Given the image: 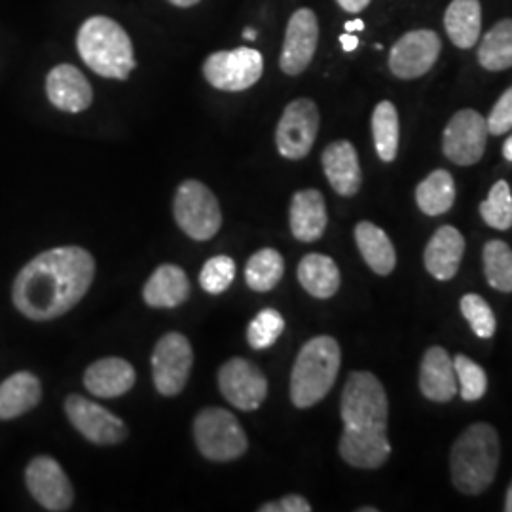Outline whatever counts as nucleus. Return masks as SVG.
Instances as JSON below:
<instances>
[{
	"label": "nucleus",
	"mask_w": 512,
	"mask_h": 512,
	"mask_svg": "<svg viewBox=\"0 0 512 512\" xmlns=\"http://www.w3.org/2000/svg\"><path fill=\"white\" fill-rule=\"evenodd\" d=\"M194 363L188 338L179 332L164 334L152 353V380L164 397H175L184 389Z\"/></svg>",
	"instance_id": "1a4fd4ad"
},
{
	"label": "nucleus",
	"mask_w": 512,
	"mask_h": 512,
	"mask_svg": "<svg viewBox=\"0 0 512 512\" xmlns=\"http://www.w3.org/2000/svg\"><path fill=\"white\" fill-rule=\"evenodd\" d=\"M342 351L332 336H315L300 349L291 374V401L296 408L321 403L338 378Z\"/></svg>",
	"instance_id": "20e7f679"
},
{
	"label": "nucleus",
	"mask_w": 512,
	"mask_h": 512,
	"mask_svg": "<svg viewBox=\"0 0 512 512\" xmlns=\"http://www.w3.org/2000/svg\"><path fill=\"white\" fill-rule=\"evenodd\" d=\"M488 124L480 112L463 109L456 112L442 135V152L456 165H475L482 160L486 141H488Z\"/></svg>",
	"instance_id": "9b49d317"
},
{
	"label": "nucleus",
	"mask_w": 512,
	"mask_h": 512,
	"mask_svg": "<svg viewBox=\"0 0 512 512\" xmlns=\"http://www.w3.org/2000/svg\"><path fill=\"white\" fill-rule=\"evenodd\" d=\"M219 389L232 406L251 412L266 401L268 380L258 366L236 357L220 366Z\"/></svg>",
	"instance_id": "4468645a"
},
{
	"label": "nucleus",
	"mask_w": 512,
	"mask_h": 512,
	"mask_svg": "<svg viewBox=\"0 0 512 512\" xmlns=\"http://www.w3.org/2000/svg\"><path fill=\"white\" fill-rule=\"evenodd\" d=\"M442 42L431 29H416L395 42L389 52V71L401 80L429 73L439 59Z\"/></svg>",
	"instance_id": "f8f14e48"
},
{
	"label": "nucleus",
	"mask_w": 512,
	"mask_h": 512,
	"mask_svg": "<svg viewBox=\"0 0 512 512\" xmlns=\"http://www.w3.org/2000/svg\"><path fill=\"white\" fill-rule=\"evenodd\" d=\"M243 38L245 40H255L256 33L253 31V29H245V33H243Z\"/></svg>",
	"instance_id": "de8ad7c7"
},
{
	"label": "nucleus",
	"mask_w": 512,
	"mask_h": 512,
	"mask_svg": "<svg viewBox=\"0 0 512 512\" xmlns=\"http://www.w3.org/2000/svg\"><path fill=\"white\" fill-rule=\"evenodd\" d=\"M65 414L74 429L93 444H120L128 437V427L124 421L82 395H69L65 399Z\"/></svg>",
	"instance_id": "ddd939ff"
},
{
	"label": "nucleus",
	"mask_w": 512,
	"mask_h": 512,
	"mask_svg": "<svg viewBox=\"0 0 512 512\" xmlns=\"http://www.w3.org/2000/svg\"><path fill=\"white\" fill-rule=\"evenodd\" d=\"M285 330V319L277 310L266 308L256 315L247 327V342L253 349L272 348Z\"/></svg>",
	"instance_id": "f704fd0d"
},
{
	"label": "nucleus",
	"mask_w": 512,
	"mask_h": 512,
	"mask_svg": "<svg viewBox=\"0 0 512 512\" xmlns=\"http://www.w3.org/2000/svg\"><path fill=\"white\" fill-rule=\"evenodd\" d=\"M285 274V260L275 249H260L245 266V283L255 293H268L277 287Z\"/></svg>",
	"instance_id": "2f4dec72"
},
{
	"label": "nucleus",
	"mask_w": 512,
	"mask_h": 512,
	"mask_svg": "<svg viewBox=\"0 0 512 512\" xmlns=\"http://www.w3.org/2000/svg\"><path fill=\"white\" fill-rule=\"evenodd\" d=\"M505 511L512 512V482L507 490V499H505Z\"/></svg>",
	"instance_id": "49530a36"
},
{
	"label": "nucleus",
	"mask_w": 512,
	"mask_h": 512,
	"mask_svg": "<svg viewBox=\"0 0 512 512\" xmlns=\"http://www.w3.org/2000/svg\"><path fill=\"white\" fill-rule=\"evenodd\" d=\"M319 133V109L311 99L291 101L275 129V145L283 158L302 160L313 148Z\"/></svg>",
	"instance_id": "9d476101"
},
{
	"label": "nucleus",
	"mask_w": 512,
	"mask_h": 512,
	"mask_svg": "<svg viewBox=\"0 0 512 512\" xmlns=\"http://www.w3.org/2000/svg\"><path fill=\"white\" fill-rule=\"evenodd\" d=\"M444 27L454 46L469 50L476 46L482 29V8L478 0H452L444 14Z\"/></svg>",
	"instance_id": "bb28decb"
},
{
	"label": "nucleus",
	"mask_w": 512,
	"mask_h": 512,
	"mask_svg": "<svg viewBox=\"0 0 512 512\" xmlns=\"http://www.w3.org/2000/svg\"><path fill=\"white\" fill-rule=\"evenodd\" d=\"M46 95L55 109L63 112H82L90 109L93 88L90 80L74 65H57L46 78Z\"/></svg>",
	"instance_id": "f3484780"
},
{
	"label": "nucleus",
	"mask_w": 512,
	"mask_h": 512,
	"mask_svg": "<svg viewBox=\"0 0 512 512\" xmlns=\"http://www.w3.org/2000/svg\"><path fill=\"white\" fill-rule=\"evenodd\" d=\"M42 399V385L33 372L21 370L0 384V420H16Z\"/></svg>",
	"instance_id": "393cba45"
},
{
	"label": "nucleus",
	"mask_w": 512,
	"mask_h": 512,
	"mask_svg": "<svg viewBox=\"0 0 512 512\" xmlns=\"http://www.w3.org/2000/svg\"><path fill=\"white\" fill-rule=\"evenodd\" d=\"M298 281L315 298H330L340 289V270L330 256L311 253L298 264Z\"/></svg>",
	"instance_id": "cd10ccee"
},
{
	"label": "nucleus",
	"mask_w": 512,
	"mask_h": 512,
	"mask_svg": "<svg viewBox=\"0 0 512 512\" xmlns=\"http://www.w3.org/2000/svg\"><path fill=\"white\" fill-rule=\"evenodd\" d=\"M355 241L368 268L378 275H389L397 266V253L384 230L368 220L355 226Z\"/></svg>",
	"instance_id": "a878e982"
},
{
	"label": "nucleus",
	"mask_w": 512,
	"mask_h": 512,
	"mask_svg": "<svg viewBox=\"0 0 512 512\" xmlns=\"http://www.w3.org/2000/svg\"><path fill=\"white\" fill-rule=\"evenodd\" d=\"M342 459L355 469H380L391 456L387 429H349L338 444Z\"/></svg>",
	"instance_id": "a211bd4d"
},
{
	"label": "nucleus",
	"mask_w": 512,
	"mask_h": 512,
	"mask_svg": "<svg viewBox=\"0 0 512 512\" xmlns=\"http://www.w3.org/2000/svg\"><path fill=\"white\" fill-rule=\"evenodd\" d=\"M93 277L95 260L86 249L69 245L44 251L16 277L14 306L31 321H52L73 310L90 291Z\"/></svg>",
	"instance_id": "f257e3e1"
},
{
	"label": "nucleus",
	"mask_w": 512,
	"mask_h": 512,
	"mask_svg": "<svg viewBox=\"0 0 512 512\" xmlns=\"http://www.w3.org/2000/svg\"><path fill=\"white\" fill-rule=\"evenodd\" d=\"M194 439L203 458L211 461H234L249 448L238 418L224 408H205L196 416Z\"/></svg>",
	"instance_id": "423d86ee"
},
{
	"label": "nucleus",
	"mask_w": 512,
	"mask_h": 512,
	"mask_svg": "<svg viewBox=\"0 0 512 512\" xmlns=\"http://www.w3.org/2000/svg\"><path fill=\"white\" fill-rule=\"evenodd\" d=\"M490 135H505L512 129V86L499 97L490 116L486 118Z\"/></svg>",
	"instance_id": "58836bf2"
},
{
	"label": "nucleus",
	"mask_w": 512,
	"mask_h": 512,
	"mask_svg": "<svg viewBox=\"0 0 512 512\" xmlns=\"http://www.w3.org/2000/svg\"><path fill=\"white\" fill-rule=\"evenodd\" d=\"M484 274L499 293H512V249L501 239H492L484 247Z\"/></svg>",
	"instance_id": "473e14b6"
},
{
	"label": "nucleus",
	"mask_w": 512,
	"mask_h": 512,
	"mask_svg": "<svg viewBox=\"0 0 512 512\" xmlns=\"http://www.w3.org/2000/svg\"><path fill=\"white\" fill-rule=\"evenodd\" d=\"M454 370L458 376L459 393L463 401L473 403L486 395L488 376L482 366L465 355H456Z\"/></svg>",
	"instance_id": "c9c22d12"
},
{
	"label": "nucleus",
	"mask_w": 512,
	"mask_h": 512,
	"mask_svg": "<svg viewBox=\"0 0 512 512\" xmlns=\"http://www.w3.org/2000/svg\"><path fill=\"white\" fill-rule=\"evenodd\" d=\"M25 482L35 501L46 511H69L73 507V484L54 458L40 456L33 459L27 465Z\"/></svg>",
	"instance_id": "2eb2a0df"
},
{
	"label": "nucleus",
	"mask_w": 512,
	"mask_h": 512,
	"mask_svg": "<svg viewBox=\"0 0 512 512\" xmlns=\"http://www.w3.org/2000/svg\"><path fill=\"white\" fill-rule=\"evenodd\" d=\"M499 435L490 423H473L450 452L452 482L461 494L478 495L494 484L499 469Z\"/></svg>",
	"instance_id": "f03ea898"
},
{
	"label": "nucleus",
	"mask_w": 512,
	"mask_h": 512,
	"mask_svg": "<svg viewBox=\"0 0 512 512\" xmlns=\"http://www.w3.org/2000/svg\"><path fill=\"white\" fill-rule=\"evenodd\" d=\"M340 414L349 429H387L389 401L382 382L372 372H351Z\"/></svg>",
	"instance_id": "39448f33"
},
{
	"label": "nucleus",
	"mask_w": 512,
	"mask_h": 512,
	"mask_svg": "<svg viewBox=\"0 0 512 512\" xmlns=\"http://www.w3.org/2000/svg\"><path fill=\"white\" fill-rule=\"evenodd\" d=\"M260 512H310L311 505L310 501L306 499V497H302V495H287V497H283V499H279V501H274V503H266V505H262Z\"/></svg>",
	"instance_id": "ea45409f"
},
{
	"label": "nucleus",
	"mask_w": 512,
	"mask_h": 512,
	"mask_svg": "<svg viewBox=\"0 0 512 512\" xmlns=\"http://www.w3.org/2000/svg\"><path fill=\"white\" fill-rule=\"evenodd\" d=\"M289 222L294 238L304 243H313L327 230L329 215L327 203L319 190H300L293 196L289 209Z\"/></svg>",
	"instance_id": "412c9836"
},
{
	"label": "nucleus",
	"mask_w": 512,
	"mask_h": 512,
	"mask_svg": "<svg viewBox=\"0 0 512 512\" xmlns=\"http://www.w3.org/2000/svg\"><path fill=\"white\" fill-rule=\"evenodd\" d=\"M372 137L374 147L382 162H393L399 152L401 141V124L399 112L391 101H382L372 112Z\"/></svg>",
	"instance_id": "7c9ffc66"
},
{
	"label": "nucleus",
	"mask_w": 512,
	"mask_h": 512,
	"mask_svg": "<svg viewBox=\"0 0 512 512\" xmlns=\"http://www.w3.org/2000/svg\"><path fill=\"white\" fill-rule=\"evenodd\" d=\"M76 48L82 61L103 78L126 80L137 65L128 33L107 16H92L82 23Z\"/></svg>",
	"instance_id": "7ed1b4c3"
},
{
	"label": "nucleus",
	"mask_w": 512,
	"mask_h": 512,
	"mask_svg": "<svg viewBox=\"0 0 512 512\" xmlns=\"http://www.w3.org/2000/svg\"><path fill=\"white\" fill-rule=\"evenodd\" d=\"M190 296V281L183 268L164 264L156 268L143 289V298L150 308H177Z\"/></svg>",
	"instance_id": "b1692460"
},
{
	"label": "nucleus",
	"mask_w": 512,
	"mask_h": 512,
	"mask_svg": "<svg viewBox=\"0 0 512 512\" xmlns=\"http://www.w3.org/2000/svg\"><path fill=\"white\" fill-rule=\"evenodd\" d=\"M344 29H346V33H359V31L365 29V21L363 19H353V21H348L344 25Z\"/></svg>",
	"instance_id": "37998d69"
},
{
	"label": "nucleus",
	"mask_w": 512,
	"mask_h": 512,
	"mask_svg": "<svg viewBox=\"0 0 512 512\" xmlns=\"http://www.w3.org/2000/svg\"><path fill=\"white\" fill-rule=\"evenodd\" d=\"M503 156H505V160L512 162V135L505 141V145H503Z\"/></svg>",
	"instance_id": "a18cd8bd"
},
{
	"label": "nucleus",
	"mask_w": 512,
	"mask_h": 512,
	"mask_svg": "<svg viewBox=\"0 0 512 512\" xmlns=\"http://www.w3.org/2000/svg\"><path fill=\"white\" fill-rule=\"evenodd\" d=\"M336 2L340 4L342 10H346L349 14H359L370 4V0H336Z\"/></svg>",
	"instance_id": "a19ab883"
},
{
	"label": "nucleus",
	"mask_w": 512,
	"mask_h": 512,
	"mask_svg": "<svg viewBox=\"0 0 512 512\" xmlns=\"http://www.w3.org/2000/svg\"><path fill=\"white\" fill-rule=\"evenodd\" d=\"M461 313L467 319V323L471 325V329L478 338H492L495 334L494 311L490 308V304L480 296V294H465L461 298Z\"/></svg>",
	"instance_id": "e433bc0d"
},
{
	"label": "nucleus",
	"mask_w": 512,
	"mask_h": 512,
	"mask_svg": "<svg viewBox=\"0 0 512 512\" xmlns=\"http://www.w3.org/2000/svg\"><path fill=\"white\" fill-rule=\"evenodd\" d=\"M264 73V59L255 48L222 50L203 61L205 80L220 92H243L255 86Z\"/></svg>",
	"instance_id": "6e6552de"
},
{
	"label": "nucleus",
	"mask_w": 512,
	"mask_h": 512,
	"mask_svg": "<svg viewBox=\"0 0 512 512\" xmlns=\"http://www.w3.org/2000/svg\"><path fill=\"white\" fill-rule=\"evenodd\" d=\"M171 2L173 6H179V8H190V6H196L200 0H167Z\"/></svg>",
	"instance_id": "c03bdc74"
},
{
	"label": "nucleus",
	"mask_w": 512,
	"mask_h": 512,
	"mask_svg": "<svg viewBox=\"0 0 512 512\" xmlns=\"http://www.w3.org/2000/svg\"><path fill=\"white\" fill-rule=\"evenodd\" d=\"M463 253H465V239L458 228L440 226L425 247L423 262L429 274L437 277L439 281H448L458 274Z\"/></svg>",
	"instance_id": "5701e85b"
},
{
	"label": "nucleus",
	"mask_w": 512,
	"mask_h": 512,
	"mask_svg": "<svg viewBox=\"0 0 512 512\" xmlns=\"http://www.w3.org/2000/svg\"><path fill=\"white\" fill-rule=\"evenodd\" d=\"M340 44H342L344 52H355L359 46V38L355 37L353 33H344V35H340Z\"/></svg>",
	"instance_id": "79ce46f5"
},
{
	"label": "nucleus",
	"mask_w": 512,
	"mask_h": 512,
	"mask_svg": "<svg viewBox=\"0 0 512 512\" xmlns=\"http://www.w3.org/2000/svg\"><path fill=\"white\" fill-rule=\"evenodd\" d=\"M478 63L492 73L512 67V19H501L484 35L478 46Z\"/></svg>",
	"instance_id": "c756f323"
},
{
	"label": "nucleus",
	"mask_w": 512,
	"mask_h": 512,
	"mask_svg": "<svg viewBox=\"0 0 512 512\" xmlns=\"http://www.w3.org/2000/svg\"><path fill=\"white\" fill-rule=\"evenodd\" d=\"M319 42V21L310 8L296 10L285 31L279 67L287 76H298L310 67Z\"/></svg>",
	"instance_id": "dca6fc26"
},
{
	"label": "nucleus",
	"mask_w": 512,
	"mask_h": 512,
	"mask_svg": "<svg viewBox=\"0 0 512 512\" xmlns=\"http://www.w3.org/2000/svg\"><path fill=\"white\" fill-rule=\"evenodd\" d=\"M456 202V183L446 169L433 171L416 188V203L421 213L429 217H439L452 209Z\"/></svg>",
	"instance_id": "c85d7f7f"
},
{
	"label": "nucleus",
	"mask_w": 512,
	"mask_h": 512,
	"mask_svg": "<svg viewBox=\"0 0 512 512\" xmlns=\"http://www.w3.org/2000/svg\"><path fill=\"white\" fill-rule=\"evenodd\" d=\"M137 380L135 368L126 359L107 357L88 366L84 374L86 389L99 399H116L133 389Z\"/></svg>",
	"instance_id": "4be33fe9"
},
{
	"label": "nucleus",
	"mask_w": 512,
	"mask_h": 512,
	"mask_svg": "<svg viewBox=\"0 0 512 512\" xmlns=\"http://www.w3.org/2000/svg\"><path fill=\"white\" fill-rule=\"evenodd\" d=\"M173 215L188 238L207 241L222 226V213L215 194L200 181H184L173 200Z\"/></svg>",
	"instance_id": "0eeeda50"
},
{
	"label": "nucleus",
	"mask_w": 512,
	"mask_h": 512,
	"mask_svg": "<svg viewBox=\"0 0 512 512\" xmlns=\"http://www.w3.org/2000/svg\"><path fill=\"white\" fill-rule=\"evenodd\" d=\"M480 215L495 230L512 228V194L507 181H497L492 186L486 202L480 203Z\"/></svg>",
	"instance_id": "72a5a7b5"
},
{
	"label": "nucleus",
	"mask_w": 512,
	"mask_h": 512,
	"mask_svg": "<svg viewBox=\"0 0 512 512\" xmlns=\"http://www.w3.org/2000/svg\"><path fill=\"white\" fill-rule=\"evenodd\" d=\"M323 171L336 194L351 198L359 192L363 183V173L359 165L357 150L349 141H334L323 150L321 156Z\"/></svg>",
	"instance_id": "aec40b11"
},
{
	"label": "nucleus",
	"mask_w": 512,
	"mask_h": 512,
	"mask_svg": "<svg viewBox=\"0 0 512 512\" xmlns=\"http://www.w3.org/2000/svg\"><path fill=\"white\" fill-rule=\"evenodd\" d=\"M420 389L423 397L433 403H448L458 395V376L446 349L435 346L425 351L420 368Z\"/></svg>",
	"instance_id": "6ab92c4d"
},
{
	"label": "nucleus",
	"mask_w": 512,
	"mask_h": 512,
	"mask_svg": "<svg viewBox=\"0 0 512 512\" xmlns=\"http://www.w3.org/2000/svg\"><path fill=\"white\" fill-rule=\"evenodd\" d=\"M236 277V262L230 256L219 255L209 258L200 272V285L209 294L224 293Z\"/></svg>",
	"instance_id": "4c0bfd02"
}]
</instances>
